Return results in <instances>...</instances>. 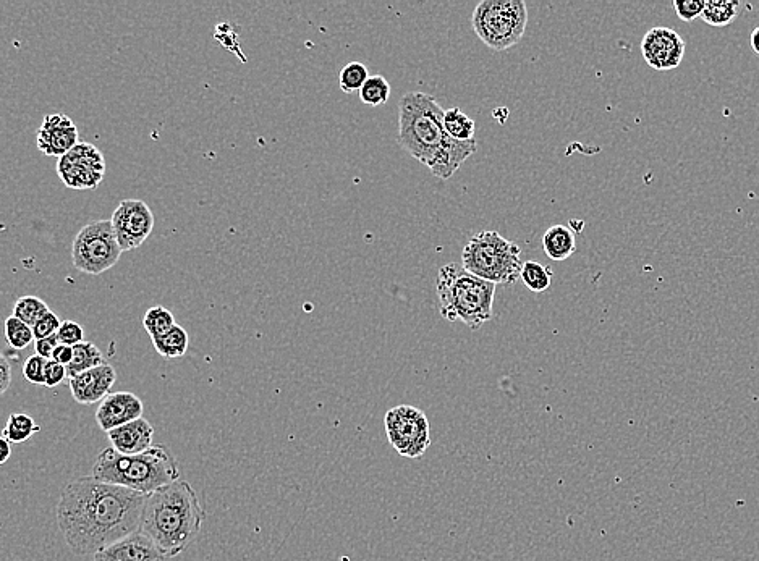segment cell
Instances as JSON below:
<instances>
[{"instance_id":"cell-2","label":"cell","mask_w":759,"mask_h":561,"mask_svg":"<svg viewBox=\"0 0 759 561\" xmlns=\"http://www.w3.org/2000/svg\"><path fill=\"white\" fill-rule=\"evenodd\" d=\"M446 110L431 94L412 91L399 102V143L413 159L425 164L434 177L449 180L467 162L478 144L450 138L444 127Z\"/></svg>"},{"instance_id":"cell-14","label":"cell","mask_w":759,"mask_h":561,"mask_svg":"<svg viewBox=\"0 0 759 561\" xmlns=\"http://www.w3.org/2000/svg\"><path fill=\"white\" fill-rule=\"evenodd\" d=\"M145 405L140 397L132 392L111 393L99 403L96 421L104 432H111L117 427L125 426L136 419L143 418Z\"/></svg>"},{"instance_id":"cell-3","label":"cell","mask_w":759,"mask_h":561,"mask_svg":"<svg viewBox=\"0 0 759 561\" xmlns=\"http://www.w3.org/2000/svg\"><path fill=\"white\" fill-rule=\"evenodd\" d=\"M204 519L206 511L195 489L179 479L148 495L141 531L167 558H174L193 544Z\"/></svg>"},{"instance_id":"cell-29","label":"cell","mask_w":759,"mask_h":561,"mask_svg":"<svg viewBox=\"0 0 759 561\" xmlns=\"http://www.w3.org/2000/svg\"><path fill=\"white\" fill-rule=\"evenodd\" d=\"M5 340L12 346L13 350L17 351L25 350L30 343L36 342L30 325H26L25 322L20 321L15 316H10L5 321Z\"/></svg>"},{"instance_id":"cell-1","label":"cell","mask_w":759,"mask_h":561,"mask_svg":"<svg viewBox=\"0 0 759 561\" xmlns=\"http://www.w3.org/2000/svg\"><path fill=\"white\" fill-rule=\"evenodd\" d=\"M146 500L148 495L96 477H78L62 490L57 524L73 553L94 557L141 531Z\"/></svg>"},{"instance_id":"cell-6","label":"cell","mask_w":759,"mask_h":561,"mask_svg":"<svg viewBox=\"0 0 759 561\" xmlns=\"http://www.w3.org/2000/svg\"><path fill=\"white\" fill-rule=\"evenodd\" d=\"M462 266L494 285H514L522 277V249L501 233H476L463 249Z\"/></svg>"},{"instance_id":"cell-4","label":"cell","mask_w":759,"mask_h":561,"mask_svg":"<svg viewBox=\"0 0 759 561\" xmlns=\"http://www.w3.org/2000/svg\"><path fill=\"white\" fill-rule=\"evenodd\" d=\"M93 477L133 492L151 495L179 481L180 468L174 455L164 445H153L138 455H122L109 447L104 448L96 458Z\"/></svg>"},{"instance_id":"cell-26","label":"cell","mask_w":759,"mask_h":561,"mask_svg":"<svg viewBox=\"0 0 759 561\" xmlns=\"http://www.w3.org/2000/svg\"><path fill=\"white\" fill-rule=\"evenodd\" d=\"M175 325L177 322H175L174 314L170 313L169 309L164 308V306L149 308L143 316V327L151 338L166 335L167 332L174 329Z\"/></svg>"},{"instance_id":"cell-27","label":"cell","mask_w":759,"mask_h":561,"mask_svg":"<svg viewBox=\"0 0 759 561\" xmlns=\"http://www.w3.org/2000/svg\"><path fill=\"white\" fill-rule=\"evenodd\" d=\"M389 98H391V85L382 75L369 76L360 91L361 102L371 107L384 106Z\"/></svg>"},{"instance_id":"cell-33","label":"cell","mask_w":759,"mask_h":561,"mask_svg":"<svg viewBox=\"0 0 759 561\" xmlns=\"http://www.w3.org/2000/svg\"><path fill=\"white\" fill-rule=\"evenodd\" d=\"M60 325H62V321H60L59 317L52 313V311H49L38 324L34 325V340H43V338L56 335L59 332Z\"/></svg>"},{"instance_id":"cell-32","label":"cell","mask_w":759,"mask_h":561,"mask_svg":"<svg viewBox=\"0 0 759 561\" xmlns=\"http://www.w3.org/2000/svg\"><path fill=\"white\" fill-rule=\"evenodd\" d=\"M57 337H59L60 345L75 346L78 343L85 342L83 327L78 322L73 321H62Z\"/></svg>"},{"instance_id":"cell-10","label":"cell","mask_w":759,"mask_h":561,"mask_svg":"<svg viewBox=\"0 0 759 561\" xmlns=\"http://www.w3.org/2000/svg\"><path fill=\"white\" fill-rule=\"evenodd\" d=\"M57 173L64 185L72 190H96L106 175V161L96 146L80 143L60 157Z\"/></svg>"},{"instance_id":"cell-19","label":"cell","mask_w":759,"mask_h":561,"mask_svg":"<svg viewBox=\"0 0 759 561\" xmlns=\"http://www.w3.org/2000/svg\"><path fill=\"white\" fill-rule=\"evenodd\" d=\"M102 364H107V361L98 346L91 342L78 343V345L73 346L72 363L67 366L68 379L90 371L94 367L102 366Z\"/></svg>"},{"instance_id":"cell-12","label":"cell","mask_w":759,"mask_h":561,"mask_svg":"<svg viewBox=\"0 0 759 561\" xmlns=\"http://www.w3.org/2000/svg\"><path fill=\"white\" fill-rule=\"evenodd\" d=\"M641 54L645 57L646 64L654 70H674L682 64L685 41L677 31L666 26H656L641 41Z\"/></svg>"},{"instance_id":"cell-8","label":"cell","mask_w":759,"mask_h":561,"mask_svg":"<svg viewBox=\"0 0 759 561\" xmlns=\"http://www.w3.org/2000/svg\"><path fill=\"white\" fill-rule=\"evenodd\" d=\"M122 253L112 220L85 225L73 240V266L85 274H104L119 262Z\"/></svg>"},{"instance_id":"cell-34","label":"cell","mask_w":759,"mask_h":561,"mask_svg":"<svg viewBox=\"0 0 759 561\" xmlns=\"http://www.w3.org/2000/svg\"><path fill=\"white\" fill-rule=\"evenodd\" d=\"M65 377H68L67 367L56 363L54 359H49L46 364V384H44V387L54 389V387L64 382Z\"/></svg>"},{"instance_id":"cell-11","label":"cell","mask_w":759,"mask_h":561,"mask_svg":"<svg viewBox=\"0 0 759 561\" xmlns=\"http://www.w3.org/2000/svg\"><path fill=\"white\" fill-rule=\"evenodd\" d=\"M112 225L122 251L140 248L153 233L154 214L141 199H125L112 214Z\"/></svg>"},{"instance_id":"cell-39","label":"cell","mask_w":759,"mask_h":561,"mask_svg":"<svg viewBox=\"0 0 759 561\" xmlns=\"http://www.w3.org/2000/svg\"><path fill=\"white\" fill-rule=\"evenodd\" d=\"M751 47H753L755 54L759 55V26H756L753 33H751Z\"/></svg>"},{"instance_id":"cell-36","label":"cell","mask_w":759,"mask_h":561,"mask_svg":"<svg viewBox=\"0 0 759 561\" xmlns=\"http://www.w3.org/2000/svg\"><path fill=\"white\" fill-rule=\"evenodd\" d=\"M10 384H12V366H10L9 359L2 356L0 359V393L7 392Z\"/></svg>"},{"instance_id":"cell-35","label":"cell","mask_w":759,"mask_h":561,"mask_svg":"<svg viewBox=\"0 0 759 561\" xmlns=\"http://www.w3.org/2000/svg\"><path fill=\"white\" fill-rule=\"evenodd\" d=\"M59 345V337H57L56 334L52 335V337L43 338V340H36V342H34V350H36V355L43 356V358L46 359H52V355H54V351H56V348Z\"/></svg>"},{"instance_id":"cell-5","label":"cell","mask_w":759,"mask_h":561,"mask_svg":"<svg viewBox=\"0 0 759 561\" xmlns=\"http://www.w3.org/2000/svg\"><path fill=\"white\" fill-rule=\"evenodd\" d=\"M494 296V283L476 277L458 262L439 269L437 298L439 311L446 321H462L471 330H480L492 319Z\"/></svg>"},{"instance_id":"cell-21","label":"cell","mask_w":759,"mask_h":561,"mask_svg":"<svg viewBox=\"0 0 759 561\" xmlns=\"http://www.w3.org/2000/svg\"><path fill=\"white\" fill-rule=\"evenodd\" d=\"M151 340H153L154 350L162 358L167 359H177L187 355L188 343H190L187 330L180 327L179 324L175 325L174 329L167 332L166 335L151 338Z\"/></svg>"},{"instance_id":"cell-30","label":"cell","mask_w":759,"mask_h":561,"mask_svg":"<svg viewBox=\"0 0 759 561\" xmlns=\"http://www.w3.org/2000/svg\"><path fill=\"white\" fill-rule=\"evenodd\" d=\"M47 361H49V359L43 358V356H30V358L26 359L25 364H23V377H25L30 384H46Z\"/></svg>"},{"instance_id":"cell-38","label":"cell","mask_w":759,"mask_h":561,"mask_svg":"<svg viewBox=\"0 0 759 561\" xmlns=\"http://www.w3.org/2000/svg\"><path fill=\"white\" fill-rule=\"evenodd\" d=\"M0 448H2V456H0V464H4L9 460L10 453H12V443L9 440L0 439Z\"/></svg>"},{"instance_id":"cell-16","label":"cell","mask_w":759,"mask_h":561,"mask_svg":"<svg viewBox=\"0 0 759 561\" xmlns=\"http://www.w3.org/2000/svg\"><path fill=\"white\" fill-rule=\"evenodd\" d=\"M93 561H169V558L145 532L138 531L96 553Z\"/></svg>"},{"instance_id":"cell-22","label":"cell","mask_w":759,"mask_h":561,"mask_svg":"<svg viewBox=\"0 0 759 561\" xmlns=\"http://www.w3.org/2000/svg\"><path fill=\"white\" fill-rule=\"evenodd\" d=\"M41 427L34 422V419L25 413L10 414L7 426L2 432V439L9 440L10 443H23L30 440L34 434H38Z\"/></svg>"},{"instance_id":"cell-7","label":"cell","mask_w":759,"mask_h":561,"mask_svg":"<svg viewBox=\"0 0 759 561\" xmlns=\"http://www.w3.org/2000/svg\"><path fill=\"white\" fill-rule=\"evenodd\" d=\"M471 25L491 51H509L522 41L528 7L523 0H483L473 10Z\"/></svg>"},{"instance_id":"cell-17","label":"cell","mask_w":759,"mask_h":561,"mask_svg":"<svg viewBox=\"0 0 759 561\" xmlns=\"http://www.w3.org/2000/svg\"><path fill=\"white\" fill-rule=\"evenodd\" d=\"M112 448L122 455H138L153 447L154 427L145 418L107 432Z\"/></svg>"},{"instance_id":"cell-18","label":"cell","mask_w":759,"mask_h":561,"mask_svg":"<svg viewBox=\"0 0 759 561\" xmlns=\"http://www.w3.org/2000/svg\"><path fill=\"white\" fill-rule=\"evenodd\" d=\"M543 249L552 261H565L577 251L575 232L565 225H552L543 235Z\"/></svg>"},{"instance_id":"cell-20","label":"cell","mask_w":759,"mask_h":561,"mask_svg":"<svg viewBox=\"0 0 759 561\" xmlns=\"http://www.w3.org/2000/svg\"><path fill=\"white\" fill-rule=\"evenodd\" d=\"M740 9H742V4L737 0H706L701 18L708 25L724 28L734 22Z\"/></svg>"},{"instance_id":"cell-15","label":"cell","mask_w":759,"mask_h":561,"mask_svg":"<svg viewBox=\"0 0 759 561\" xmlns=\"http://www.w3.org/2000/svg\"><path fill=\"white\" fill-rule=\"evenodd\" d=\"M117 380V372L111 364H102L90 371L78 374L70 379V392L73 400L80 405H94L111 395V389Z\"/></svg>"},{"instance_id":"cell-23","label":"cell","mask_w":759,"mask_h":561,"mask_svg":"<svg viewBox=\"0 0 759 561\" xmlns=\"http://www.w3.org/2000/svg\"><path fill=\"white\" fill-rule=\"evenodd\" d=\"M444 127H446V131L449 133L450 138H454V140H475V120L468 117V115L458 109V107L446 110V115H444Z\"/></svg>"},{"instance_id":"cell-31","label":"cell","mask_w":759,"mask_h":561,"mask_svg":"<svg viewBox=\"0 0 759 561\" xmlns=\"http://www.w3.org/2000/svg\"><path fill=\"white\" fill-rule=\"evenodd\" d=\"M706 0H675L674 9L677 17L683 22H693L703 15Z\"/></svg>"},{"instance_id":"cell-13","label":"cell","mask_w":759,"mask_h":561,"mask_svg":"<svg viewBox=\"0 0 759 561\" xmlns=\"http://www.w3.org/2000/svg\"><path fill=\"white\" fill-rule=\"evenodd\" d=\"M36 144L44 156L60 159L80 144L77 125L68 115H46L36 133Z\"/></svg>"},{"instance_id":"cell-28","label":"cell","mask_w":759,"mask_h":561,"mask_svg":"<svg viewBox=\"0 0 759 561\" xmlns=\"http://www.w3.org/2000/svg\"><path fill=\"white\" fill-rule=\"evenodd\" d=\"M369 73L366 65L361 62H350L340 70L339 86L345 94L360 93L368 81Z\"/></svg>"},{"instance_id":"cell-9","label":"cell","mask_w":759,"mask_h":561,"mask_svg":"<svg viewBox=\"0 0 759 561\" xmlns=\"http://www.w3.org/2000/svg\"><path fill=\"white\" fill-rule=\"evenodd\" d=\"M386 434L395 452L420 458L431 447V427L425 411L415 406H395L386 414Z\"/></svg>"},{"instance_id":"cell-24","label":"cell","mask_w":759,"mask_h":561,"mask_svg":"<svg viewBox=\"0 0 759 561\" xmlns=\"http://www.w3.org/2000/svg\"><path fill=\"white\" fill-rule=\"evenodd\" d=\"M51 309L47 306L46 301L41 300L38 296H22L18 298L17 303L13 306L12 316L17 317L20 321L30 325L33 329Z\"/></svg>"},{"instance_id":"cell-37","label":"cell","mask_w":759,"mask_h":561,"mask_svg":"<svg viewBox=\"0 0 759 561\" xmlns=\"http://www.w3.org/2000/svg\"><path fill=\"white\" fill-rule=\"evenodd\" d=\"M52 359H54L56 363L62 364V366L67 367L68 364L72 363L73 346H67V345L57 346L56 351H54V355H52Z\"/></svg>"},{"instance_id":"cell-25","label":"cell","mask_w":759,"mask_h":561,"mask_svg":"<svg viewBox=\"0 0 759 561\" xmlns=\"http://www.w3.org/2000/svg\"><path fill=\"white\" fill-rule=\"evenodd\" d=\"M552 277H554V274H552L551 267L543 266V264L535 261L523 262L522 277L520 279H522L525 287L531 290V292L543 293L549 290Z\"/></svg>"}]
</instances>
